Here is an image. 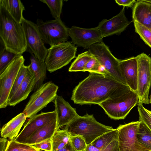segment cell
<instances>
[{"label":"cell","instance_id":"1","mask_svg":"<svg viewBox=\"0 0 151 151\" xmlns=\"http://www.w3.org/2000/svg\"><path fill=\"white\" fill-rule=\"evenodd\" d=\"M73 90L71 100L80 105L97 104L129 93L131 90L127 85L110 75L99 73H90Z\"/></svg>","mask_w":151,"mask_h":151},{"label":"cell","instance_id":"2","mask_svg":"<svg viewBox=\"0 0 151 151\" xmlns=\"http://www.w3.org/2000/svg\"><path fill=\"white\" fill-rule=\"evenodd\" d=\"M1 42L8 51L22 55L27 49L22 25L16 21L3 7L0 6Z\"/></svg>","mask_w":151,"mask_h":151},{"label":"cell","instance_id":"3","mask_svg":"<svg viewBox=\"0 0 151 151\" xmlns=\"http://www.w3.org/2000/svg\"><path fill=\"white\" fill-rule=\"evenodd\" d=\"M114 129L112 127L99 122L93 114L87 113L83 116H79L76 118L65 126L63 129L68 132L71 136L81 137L88 145Z\"/></svg>","mask_w":151,"mask_h":151},{"label":"cell","instance_id":"4","mask_svg":"<svg viewBox=\"0 0 151 151\" xmlns=\"http://www.w3.org/2000/svg\"><path fill=\"white\" fill-rule=\"evenodd\" d=\"M138 101L137 93L131 90L120 97L108 99L99 105L111 119H124L138 104Z\"/></svg>","mask_w":151,"mask_h":151},{"label":"cell","instance_id":"5","mask_svg":"<svg viewBox=\"0 0 151 151\" xmlns=\"http://www.w3.org/2000/svg\"><path fill=\"white\" fill-rule=\"evenodd\" d=\"M77 49L69 41L50 46L45 61L47 70L52 73L67 65L75 57Z\"/></svg>","mask_w":151,"mask_h":151},{"label":"cell","instance_id":"6","mask_svg":"<svg viewBox=\"0 0 151 151\" xmlns=\"http://www.w3.org/2000/svg\"><path fill=\"white\" fill-rule=\"evenodd\" d=\"M58 86L49 81L42 84L31 95L23 111L27 118L36 114L52 102L57 95Z\"/></svg>","mask_w":151,"mask_h":151},{"label":"cell","instance_id":"7","mask_svg":"<svg viewBox=\"0 0 151 151\" xmlns=\"http://www.w3.org/2000/svg\"><path fill=\"white\" fill-rule=\"evenodd\" d=\"M88 51L104 67L108 75L127 85L120 70V60L113 55L109 47L103 42L93 45Z\"/></svg>","mask_w":151,"mask_h":151},{"label":"cell","instance_id":"8","mask_svg":"<svg viewBox=\"0 0 151 151\" xmlns=\"http://www.w3.org/2000/svg\"><path fill=\"white\" fill-rule=\"evenodd\" d=\"M36 24L42 40L50 46L67 41L69 29L60 18L45 22L38 19Z\"/></svg>","mask_w":151,"mask_h":151},{"label":"cell","instance_id":"9","mask_svg":"<svg viewBox=\"0 0 151 151\" xmlns=\"http://www.w3.org/2000/svg\"><path fill=\"white\" fill-rule=\"evenodd\" d=\"M138 63L137 105L149 104L151 83V58L143 52L136 56Z\"/></svg>","mask_w":151,"mask_h":151},{"label":"cell","instance_id":"10","mask_svg":"<svg viewBox=\"0 0 151 151\" xmlns=\"http://www.w3.org/2000/svg\"><path fill=\"white\" fill-rule=\"evenodd\" d=\"M24 59L22 55H19L9 64L0 74V108L8 105L9 95L16 77Z\"/></svg>","mask_w":151,"mask_h":151},{"label":"cell","instance_id":"11","mask_svg":"<svg viewBox=\"0 0 151 151\" xmlns=\"http://www.w3.org/2000/svg\"><path fill=\"white\" fill-rule=\"evenodd\" d=\"M21 24L24 33L27 49L39 60L45 62L48 49L45 45L36 24L24 18Z\"/></svg>","mask_w":151,"mask_h":151},{"label":"cell","instance_id":"12","mask_svg":"<svg viewBox=\"0 0 151 151\" xmlns=\"http://www.w3.org/2000/svg\"><path fill=\"white\" fill-rule=\"evenodd\" d=\"M140 121L120 125L118 140L120 151H148L137 139V133Z\"/></svg>","mask_w":151,"mask_h":151},{"label":"cell","instance_id":"13","mask_svg":"<svg viewBox=\"0 0 151 151\" xmlns=\"http://www.w3.org/2000/svg\"><path fill=\"white\" fill-rule=\"evenodd\" d=\"M72 42L78 46L89 49L93 45L103 42V38L97 27L84 28L73 26L69 29Z\"/></svg>","mask_w":151,"mask_h":151},{"label":"cell","instance_id":"14","mask_svg":"<svg viewBox=\"0 0 151 151\" xmlns=\"http://www.w3.org/2000/svg\"><path fill=\"white\" fill-rule=\"evenodd\" d=\"M57 119L56 110L42 112L29 118L21 131L14 139L18 142H23L36 130Z\"/></svg>","mask_w":151,"mask_h":151},{"label":"cell","instance_id":"15","mask_svg":"<svg viewBox=\"0 0 151 151\" xmlns=\"http://www.w3.org/2000/svg\"><path fill=\"white\" fill-rule=\"evenodd\" d=\"M125 7L116 15L109 19H104L99 23L97 27L103 38L120 35L130 24L125 16Z\"/></svg>","mask_w":151,"mask_h":151},{"label":"cell","instance_id":"16","mask_svg":"<svg viewBox=\"0 0 151 151\" xmlns=\"http://www.w3.org/2000/svg\"><path fill=\"white\" fill-rule=\"evenodd\" d=\"M52 102L57 114L58 130L60 127L68 125L79 116L76 109L72 107L62 96L57 95Z\"/></svg>","mask_w":151,"mask_h":151},{"label":"cell","instance_id":"17","mask_svg":"<svg viewBox=\"0 0 151 151\" xmlns=\"http://www.w3.org/2000/svg\"><path fill=\"white\" fill-rule=\"evenodd\" d=\"M119 67L127 85L137 93L138 87V63L136 57L119 61Z\"/></svg>","mask_w":151,"mask_h":151},{"label":"cell","instance_id":"18","mask_svg":"<svg viewBox=\"0 0 151 151\" xmlns=\"http://www.w3.org/2000/svg\"><path fill=\"white\" fill-rule=\"evenodd\" d=\"M35 84L34 74L29 68L25 79L14 94L9 99L8 105L14 106L26 99L34 90Z\"/></svg>","mask_w":151,"mask_h":151},{"label":"cell","instance_id":"19","mask_svg":"<svg viewBox=\"0 0 151 151\" xmlns=\"http://www.w3.org/2000/svg\"><path fill=\"white\" fill-rule=\"evenodd\" d=\"M133 21H135L151 30V3L138 0L133 7Z\"/></svg>","mask_w":151,"mask_h":151},{"label":"cell","instance_id":"20","mask_svg":"<svg viewBox=\"0 0 151 151\" xmlns=\"http://www.w3.org/2000/svg\"><path fill=\"white\" fill-rule=\"evenodd\" d=\"M57 127V119L36 130L22 143L32 145L46 140L52 139L58 130Z\"/></svg>","mask_w":151,"mask_h":151},{"label":"cell","instance_id":"21","mask_svg":"<svg viewBox=\"0 0 151 151\" xmlns=\"http://www.w3.org/2000/svg\"><path fill=\"white\" fill-rule=\"evenodd\" d=\"M26 118L25 115L22 112L12 119L1 129V137L8 138L9 140L14 139L19 134Z\"/></svg>","mask_w":151,"mask_h":151},{"label":"cell","instance_id":"22","mask_svg":"<svg viewBox=\"0 0 151 151\" xmlns=\"http://www.w3.org/2000/svg\"><path fill=\"white\" fill-rule=\"evenodd\" d=\"M30 53L31 63L28 66L34 73L35 78L36 84L34 89L35 91L43 84L46 77L47 67L45 62L40 60L33 54Z\"/></svg>","mask_w":151,"mask_h":151},{"label":"cell","instance_id":"23","mask_svg":"<svg viewBox=\"0 0 151 151\" xmlns=\"http://www.w3.org/2000/svg\"><path fill=\"white\" fill-rule=\"evenodd\" d=\"M0 6L4 8L17 22L21 23L24 18L23 12L25 10L20 0H0Z\"/></svg>","mask_w":151,"mask_h":151},{"label":"cell","instance_id":"24","mask_svg":"<svg viewBox=\"0 0 151 151\" xmlns=\"http://www.w3.org/2000/svg\"><path fill=\"white\" fill-rule=\"evenodd\" d=\"M70 134L65 130H57L52 137V151H57L70 141Z\"/></svg>","mask_w":151,"mask_h":151},{"label":"cell","instance_id":"25","mask_svg":"<svg viewBox=\"0 0 151 151\" xmlns=\"http://www.w3.org/2000/svg\"><path fill=\"white\" fill-rule=\"evenodd\" d=\"M140 122L137 133V138L148 151H151V131L145 123Z\"/></svg>","mask_w":151,"mask_h":151},{"label":"cell","instance_id":"26","mask_svg":"<svg viewBox=\"0 0 151 151\" xmlns=\"http://www.w3.org/2000/svg\"><path fill=\"white\" fill-rule=\"evenodd\" d=\"M93 55L88 50L79 54L69 68V72H84L85 67Z\"/></svg>","mask_w":151,"mask_h":151},{"label":"cell","instance_id":"27","mask_svg":"<svg viewBox=\"0 0 151 151\" xmlns=\"http://www.w3.org/2000/svg\"><path fill=\"white\" fill-rule=\"evenodd\" d=\"M118 135L117 129H114L100 136L91 143L96 147L101 150L109 145Z\"/></svg>","mask_w":151,"mask_h":151},{"label":"cell","instance_id":"28","mask_svg":"<svg viewBox=\"0 0 151 151\" xmlns=\"http://www.w3.org/2000/svg\"><path fill=\"white\" fill-rule=\"evenodd\" d=\"M40 1L47 5L52 17L55 19L60 18L63 4V0H40Z\"/></svg>","mask_w":151,"mask_h":151},{"label":"cell","instance_id":"29","mask_svg":"<svg viewBox=\"0 0 151 151\" xmlns=\"http://www.w3.org/2000/svg\"><path fill=\"white\" fill-rule=\"evenodd\" d=\"M19 55L8 51L4 46L1 49L0 74L3 72L11 62Z\"/></svg>","mask_w":151,"mask_h":151},{"label":"cell","instance_id":"30","mask_svg":"<svg viewBox=\"0 0 151 151\" xmlns=\"http://www.w3.org/2000/svg\"><path fill=\"white\" fill-rule=\"evenodd\" d=\"M135 32L146 44L151 48V30L135 21H133Z\"/></svg>","mask_w":151,"mask_h":151},{"label":"cell","instance_id":"31","mask_svg":"<svg viewBox=\"0 0 151 151\" xmlns=\"http://www.w3.org/2000/svg\"><path fill=\"white\" fill-rule=\"evenodd\" d=\"M28 69V66H26L24 64L21 66L14 81L9 95V99L13 96L23 82L26 77Z\"/></svg>","mask_w":151,"mask_h":151},{"label":"cell","instance_id":"32","mask_svg":"<svg viewBox=\"0 0 151 151\" xmlns=\"http://www.w3.org/2000/svg\"><path fill=\"white\" fill-rule=\"evenodd\" d=\"M6 151H38L32 145L17 142L14 139L10 141Z\"/></svg>","mask_w":151,"mask_h":151},{"label":"cell","instance_id":"33","mask_svg":"<svg viewBox=\"0 0 151 151\" xmlns=\"http://www.w3.org/2000/svg\"><path fill=\"white\" fill-rule=\"evenodd\" d=\"M139 121L145 123L151 131V111L145 108L143 104L138 105Z\"/></svg>","mask_w":151,"mask_h":151},{"label":"cell","instance_id":"34","mask_svg":"<svg viewBox=\"0 0 151 151\" xmlns=\"http://www.w3.org/2000/svg\"><path fill=\"white\" fill-rule=\"evenodd\" d=\"M118 135L106 147L102 150L94 146L91 143L87 145L85 151H120L118 140Z\"/></svg>","mask_w":151,"mask_h":151},{"label":"cell","instance_id":"35","mask_svg":"<svg viewBox=\"0 0 151 151\" xmlns=\"http://www.w3.org/2000/svg\"><path fill=\"white\" fill-rule=\"evenodd\" d=\"M70 141L76 151H85L87 145L85 140L82 137L78 136H71Z\"/></svg>","mask_w":151,"mask_h":151},{"label":"cell","instance_id":"36","mask_svg":"<svg viewBox=\"0 0 151 151\" xmlns=\"http://www.w3.org/2000/svg\"><path fill=\"white\" fill-rule=\"evenodd\" d=\"M100 64L96 58L93 55L87 63L85 68L84 72L97 73Z\"/></svg>","mask_w":151,"mask_h":151},{"label":"cell","instance_id":"37","mask_svg":"<svg viewBox=\"0 0 151 151\" xmlns=\"http://www.w3.org/2000/svg\"><path fill=\"white\" fill-rule=\"evenodd\" d=\"M32 146L37 150L44 151H52V139H47Z\"/></svg>","mask_w":151,"mask_h":151},{"label":"cell","instance_id":"38","mask_svg":"<svg viewBox=\"0 0 151 151\" xmlns=\"http://www.w3.org/2000/svg\"><path fill=\"white\" fill-rule=\"evenodd\" d=\"M115 1L119 5L132 7L136 1L135 0H116Z\"/></svg>","mask_w":151,"mask_h":151},{"label":"cell","instance_id":"39","mask_svg":"<svg viewBox=\"0 0 151 151\" xmlns=\"http://www.w3.org/2000/svg\"><path fill=\"white\" fill-rule=\"evenodd\" d=\"M10 141L7 138L1 137L0 139V151H6L9 145Z\"/></svg>","mask_w":151,"mask_h":151},{"label":"cell","instance_id":"40","mask_svg":"<svg viewBox=\"0 0 151 151\" xmlns=\"http://www.w3.org/2000/svg\"><path fill=\"white\" fill-rule=\"evenodd\" d=\"M57 151H76L73 147L70 141L64 147Z\"/></svg>","mask_w":151,"mask_h":151},{"label":"cell","instance_id":"41","mask_svg":"<svg viewBox=\"0 0 151 151\" xmlns=\"http://www.w3.org/2000/svg\"><path fill=\"white\" fill-rule=\"evenodd\" d=\"M149 103H151V91L150 95V96Z\"/></svg>","mask_w":151,"mask_h":151},{"label":"cell","instance_id":"42","mask_svg":"<svg viewBox=\"0 0 151 151\" xmlns=\"http://www.w3.org/2000/svg\"><path fill=\"white\" fill-rule=\"evenodd\" d=\"M145 1L146 2L150 3H151V0H145Z\"/></svg>","mask_w":151,"mask_h":151},{"label":"cell","instance_id":"43","mask_svg":"<svg viewBox=\"0 0 151 151\" xmlns=\"http://www.w3.org/2000/svg\"><path fill=\"white\" fill-rule=\"evenodd\" d=\"M38 151H44L40 150H37Z\"/></svg>","mask_w":151,"mask_h":151},{"label":"cell","instance_id":"44","mask_svg":"<svg viewBox=\"0 0 151 151\" xmlns=\"http://www.w3.org/2000/svg\"></svg>","mask_w":151,"mask_h":151}]
</instances>
